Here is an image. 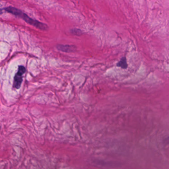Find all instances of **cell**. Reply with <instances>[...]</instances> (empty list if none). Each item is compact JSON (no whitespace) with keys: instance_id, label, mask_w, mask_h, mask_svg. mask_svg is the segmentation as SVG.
Masks as SVG:
<instances>
[{"instance_id":"cell-5","label":"cell","mask_w":169,"mask_h":169,"mask_svg":"<svg viewBox=\"0 0 169 169\" xmlns=\"http://www.w3.org/2000/svg\"><path fill=\"white\" fill-rule=\"evenodd\" d=\"M72 34L77 35H79L80 34H81V31L79 30V29H72Z\"/></svg>"},{"instance_id":"cell-4","label":"cell","mask_w":169,"mask_h":169,"mask_svg":"<svg viewBox=\"0 0 169 169\" xmlns=\"http://www.w3.org/2000/svg\"><path fill=\"white\" fill-rule=\"evenodd\" d=\"M117 66L121 67L123 69H126L128 66L126 61V57L121 58L120 61L117 63Z\"/></svg>"},{"instance_id":"cell-2","label":"cell","mask_w":169,"mask_h":169,"mask_svg":"<svg viewBox=\"0 0 169 169\" xmlns=\"http://www.w3.org/2000/svg\"><path fill=\"white\" fill-rule=\"evenodd\" d=\"M26 69L23 66H19L17 72L14 77L13 82V88L16 89H19L21 88L22 83L23 75L26 73Z\"/></svg>"},{"instance_id":"cell-1","label":"cell","mask_w":169,"mask_h":169,"mask_svg":"<svg viewBox=\"0 0 169 169\" xmlns=\"http://www.w3.org/2000/svg\"><path fill=\"white\" fill-rule=\"evenodd\" d=\"M3 10L8 13L12 14L20 19H22L26 23H28L31 25L33 26L38 29H40L42 30H46L48 28V26L46 24L31 18L28 15L24 13L22 10H20L19 9L15 8L14 7H9L6 8Z\"/></svg>"},{"instance_id":"cell-3","label":"cell","mask_w":169,"mask_h":169,"mask_svg":"<svg viewBox=\"0 0 169 169\" xmlns=\"http://www.w3.org/2000/svg\"><path fill=\"white\" fill-rule=\"evenodd\" d=\"M57 48L59 51L66 53H72L74 52L76 50L75 46L68 45H59L57 47Z\"/></svg>"}]
</instances>
